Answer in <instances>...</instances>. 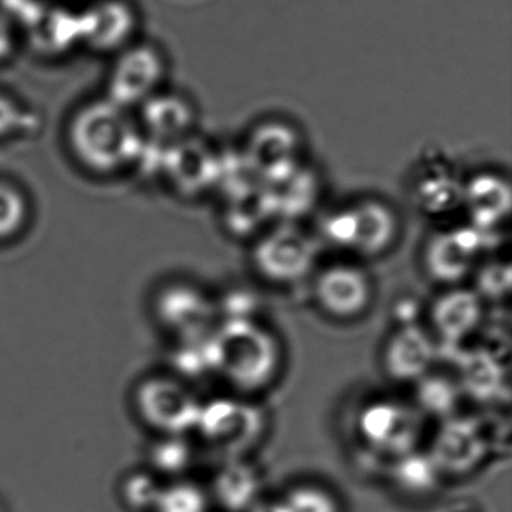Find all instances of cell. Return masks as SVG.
<instances>
[{
    "label": "cell",
    "mask_w": 512,
    "mask_h": 512,
    "mask_svg": "<svg viewBox=\"0 0 512 512\" xmlns=\"http://www.w3.org/2000/svg\"><path fill=\"white\" fill-rule=\"evenodd\" d=\"M166 76L167 59L163 50L148 41H134L116 53L104 97L133 112L163 89Z\"/></svg>",
    "instance_id": "obj_3"
},
{
    "label": "cell",
    "mask_w": 512,
    "mask_h": 512,
    "mask_svg": "<svg viewBox=\"0 0 512 512\" xmlns=\"http://www.w3.org/2000/svg\"><path fill=\"white\" fill-rule=\"evenodd\" d=\"M394 212L377 200H361L332 212L323 221V233L331 244L362 256H379L397 235Z\"/></svg>",
    "instance_id": "obj_4"
},
{
    "label": "cell",
    "mask_w": 512,
    "mask_h": 512,
    "mask_svg": "<svg viewBox=\"0 0 512 512\" xmlns=\"http://www.w3.org/2000/svg\"><path fill=\"white\" fill-rule=\"evenodd\" d=\"M80 46L116 55L136 41L139 13L130 0H94L79 11Z\"/></svg>",
    "instance_id": "obj_9"
},
{
    "label": "cell",
    "mask_w": 512,
    "mask_h": 512,
    "mask_svg": "<svg viewBox=\"0 0 512 512\" xmlns=\"http://www.w3.org/2000/svg\"><path fill=\"white\" fill-rule=\"evenodd\" d=\"M488 452L482 422L454 415L442 421L428 454L440 475L463 476L481 466Z\"/></svg>",
    "instance_id": "obj_10"
},
{
    "label": "cell",
    "mask_w": 512,
    "mask_h": 512,
    "mask_svg": "<svg viewBox=\"0 0 512 512\" xmlns=\"http://www.w3.org/2000/svg\"><path fill=\"white\" fill-rule=\"evenodd\" d=\"M142 418L164 436H182L196 430L202 403L173 379L155 377L142 383L136 397Z\"/></svg>",
    "instance_id": "obj_7"
},
{
    "label": "cell",
    "mask_w": 512,
    "mask_h": 512,
    "mask_svg": "<svg viewBox=\"0 0 512 512\" xmlns=\"http://www.w3.org/2000/svg\"><path fill=\"white\" fill-rule=\"evenodd\" d=\"M25 31L35 52L65 55L80 46L79 11L46 5Z\"/></svg>",
    "instance_id": "obj_20"
},
{
    "label": "cell",
    "mask_w": 512,
    "mask_h": 512,
    "mask_svg": "<svg viewBox=\"0 0 512 512\" xmlns=\"http://www.w3.org/2000/svg\"><path fill=\"white\" fill-rule=\"evenodd\" d=\"M65 136L77 164L98 176L116 175L137 166L146 145L133 112L104 95L74 110Z\"/></svg>",
    "instance_id": "obj_1"
},
{
    "label": "cell",
    "mask_w": 512,
    "mask_h": 512,
    "mask_svg": "<svg viewBox=\"0 0 512 512\" xmlns=\"http://www.w3.org/2000/svg\"><path fill=\"white\" fill-rule=\"evenodd\" d=\"M461 392L458 383L440 374H425L416 382V403L422 412L440 421L454 416L460 403Z\"/></svg>",
    "instance_id": "obj_24"
},
{
    "label": "cell",
    "mask_w": 512,
    "mask_h": 512,
    "mask_svg": "<svg viewBox=\"0 0 512 512\" xmlns=\"http://www.w3.org/2000/svg\"><path fill=\"white\" fill-rule=\"evenodd\" d=\"M205 493L191 482H175L161 487L154 509L157 512H206Z\"/></svg>",
    "instance_id": "obj_28"
},
{
    "label": "cell",
    "mask_w": 512,
    "mask_h": 512,
    "mask_svg": "<svg viewBox=\"0 0 512 512\" xmlns=\"http://www.w3.org/2000/svg\"><path fill=\"white\" fill-rule=\"evenodd\" d=\"M161 487L151 473L136 472L125 479L122 494L125 502L136 509L154 508Z\"/></svg>",
    "instance_id": "obj_32"
},
{
    "label": "cell",
    "mask_w": 512,
    "mask_h": 512,
    "mask_svg": "<svg viewBox=\"0 0 512 512\" xmlns=\"http://www.w3.org/2000/svg\"><path fill=\"white\" fill-rule=\"evenodd\" d=\"M437 347L430 335L413 325H401L389 337L383 352L386 373L398 382H418L436 361Z\"/></svg>",
    "instance_id": "obj_17"
},
{
    "label": "cell",
    "mask_w": 512,
    "mask_h": 512,
    "mask_svg": "<svg viewBox=\"0 0 512 512\" xmlns=\"http://www.w3.org/2000/svg\"><path fill=\"white\" fill-rule=\"evenodd\" d=\"M463 205L472 218V226L491 232L509 217L511 188L500 176L482 173L464 184Z\"/></svg>",
    "instance_id": "obj_19"
},
{
    "label": "cell",
    "mask_w": 512,
    "mask_h": 512,
    "mask_svg": "<svg viewBox=\"0 0 512 512\" xmlns=\"http://www.w3.org/2000/svg\"><path fill=\"white\" fill-rule=\"evenodd\" d=\"M314 295L320 307L332 317L353 319L370 304V281L355 266H331L316 278Z\"/></svg>",
    "instance_id": "obj_16"
},
{
    "label": "cell",
    "mask_w": 512,
    "mask_h": 512,
    "mask_svg": "<svg viewBox=\"0 0 512 512\" xmlns=\"http://www.w3.org/2000/svg\"><path fill=\"white\" fill-rule=\"evenodd\" d=\"M265 427L260 407L233 398H217L202 404L196 430L212 448L238 457L259 442Z\"/></svg>",
    "instance_id": "obj_5"
},
{
    "label": "cell",
    "mask_w": 512,
    "mask_h": 512,
    "mask_svg": "<svg viewBox=\"0 0 512 512\" xmlns=\"http://www.w3.org/2000/svg\"><path fill=\"white\" fill-rule=\"evenodd\" d=\"M16 46V26L0 11V64H4L14 55Z\"/></svg>",
    "instance_id": "obj_34"
},
{
    "label": "cell",
    "mask_w": 512,
    "mask_h": 512,
    "mask_svg": "<svg viewBox=\"0 0 512 512\" xmlns=\"http://www.w3.org/2000/svg\"><path fill=\"white\" fill-rule=\"evenodd\" d=\"M278 512H340L334 497L316 485H298L277 499Z\"/></svg>",
    "instance_id": "obj_27"
},
{
    "label": "cell",
    "mask_w": 512,
    "mask_h": 512,
    "mask_svg": "<svg viewBox=\"0 0 512 512\" xmlns=\"http://www.w3.org/2000/svg\"><path fill=\"white\" fill-rule=\"evenodd\" d=\"M157 316L170 331L182 340L208 335L209 326L217 316V305L197 287L172 284L158 295Z\"/></svg>",
    "instance_id": "obj_15"
},
{
    "label": "cell",
    "mask_w": 512,
    "mask_h": 512,
    "mask_svg": "<svg viewBox=\"0 0 512 512\" xmlns=\"http://www.w3.org/2000/svg\"><path fill=\"white\" fill-rule=\"evenodd\" d=\"M220 163L211 146L191 136L164 146L160 175L179 193L196 196L218 184Z\"/></svg>",
    "instance_id": "obj_13"
},
{
    "label": "cell",
    "mask_w": 512,
    "mask_h": 512,
    "mask_svg": "<svg viewBox=\"0 0 512 512\" xmlns=\"http://www.w3.org/2000/svg\"><path fill=\"white\" fill-rule=\"evenodd\" d=\"M356 428L368 448L394 458L413 451L421 436L415 410L391 400L371 401L362 407Z\"/></svg>",
    "instance_id": "obj_6"
},
{
    "label": "cell",
    "mask_w": 512,
    "mask_h": 512,
    "mask_svg": "<svg viewBox=\"0 0 512 512\" xmlns=\"http://www.w3.org/2000/svg\"><path fill=\"white\" fill-rule=\"evenodd\" d=\"M29 220V200L14 182L0 179V242L16 238Z\"/></svg>",
    "instance_id": "obj_26"
},
{
    "label": "cell",
    "mask_w": 512,
    "mask_h": 512,
    "mask_svg": "<svg viewBox=\"0 0 512 512\" xmlns=\"http://www.w3.org/2000/svg\"><path fill=\"white\" fill-rule=\"evenodd\" d=\"M247 512H278L277 500H271V502L257 500Z\"/></svg>",
    "instance_id": "obj_35"
},
{
    "label": "cell",
    "mask_w": 512,
    "mask_h": 512,
    "mask_svg": "<svg viewBox=\"0 0 512 512\" xmlns=\"http://www.w3.org/2000/svg\"><path fill=\"white\" fill-rule=\"evenodd\" d=\"M511 280L509 263L491 262L479 269L475 292L481 299L500 301L511 292Z\"/></svg>",
    "instance_id": "obj_31"
},
{
    "label": "cell",
    "mask_w": 512,
    "mask_h": 512,
    "mask_svg": "<svg viewBox=\"0 0 512 512\" xmlns=\"http://www.w3.org/2000/svg\"><path fill=\"white\" fill-rule=\"evenodd\" d=\"M461 392L473 400L491 401L500 397L505 388L506 370L503 359L484 347L464 353L458 358Z\"/></svg>",
    "instance_id": "obj_21"
},
{
    "label": "cell",
    "mask_w": 512,
    "mask_h": 512,
    "mask_svg": "<svg viewBox=\"0 0 512 512\" xmlns=\"http://www.w3.org/2000/svg\"><path fill=\"white\" fill-rule=\"evenodd\" d=\"M490 233L470 224L431 236L424 251V265L430 278L442 284L460 283L487 247Z\"/></svg>",
    "instance_id": "obj_11"
},
{
    "label": "cell",
    "mask_w": 512,
    "mask_h": 512,
    "mask_svg": "<svg viewBox=\"0 0 512 512\" xmlns=\"http://www.w3.org/2000/svg\"><path fill=\"white\" fill-rule=\"evenodd\" d=\"M484 305L475 290L452 289L436 299L430 319L446 346H457L476 331Z\"/></svg>",
    "instance_id": "obj_18"
},
{
    "label": "cell",
    "mask_w": 512,
    "mask_h": 512,
    "mask_svg": "<svg viewBox=\"0 0 512 512\" xmlns=\"http://www.w3.org/2000/svg\"><path fill=\"white\" fill-rule=\"evenodd\" d=\"M221 302V311L226 314L224 320H245L251 319V313L254 311L253 296L250 293L236 290V292L229 293L226 298Z\"/></svg>",
    "instance_id": "obj_33"
},
{
    "label": "cell",
    "mask_w": 512,
    "mask_h": 512,
    "mask_svg": "<svg viewBox=\"0 0 512 512\" xmlns=\"http://www.w3.org/2000/svg\"><path fill=\"white\" fill-rule=\"evenodd\" d=\"M253 262L265 280L277 284L296 283L313 269L316 245L295 227H277L257 242Z\"/></svg>",
    "instance_id": "obj_8"
},
{
    "label": "cell",
    "mask_w": 512,
    "mask_h": 512,
    "mask_svg": "<svg viewBox=\"0 0 512 512\" xmlns=\"http://www.w3.org/2000/svg\"><path fill=\"white\" fill-rule=\"evenodd\" d=\"M301 140L293 128L278 122L262 125L254 131L248 143V170L260 184L272 185L286 181L298 172L301 163Z\"/></svg>",
    "instance_id": "obj_12"
},
{
    "label": "cell",
    "mask_w": 512,
    "mask_h": 512,
    "mask_svg": "<svg viewBox=\"0 0 512 512\" xmlns=\"http://www.w3.org/2000/svg\"><path fill=\"white\" fill-rule=\"evenodd\" d=\"M151 464L158 472L179 475L188 469L193 460L190 445L182 436H164L151 448Z\"/></svg>",
    "instance_id": "obj_29"
},
{
    "label": "cell",
    "mask_w": 512,
    "mask_h": 512,
    "mask_svg": "<svg viewBox=\"0 0 512 512\" xmlns=\"http://www.w3.org/2000/svg\"><path fill=\"white\" fill-rule=\"evenodd\" d=\"M214 494L227 511L247 512L259 500V475L244 461H229L215 476Z\"/></svg>",
    "instance_id": "obj_22"
},
{
    "label": "cell",
    "mask_w": 512,
    "mask_h": 512,
    "mask_svg": "<svg viewBox=\"0 0 512 512\" xmlns=\"http://www.w3.org/2000/svg\"><path fill=\"white\" fill-rule=\"evenodd\" d=\"M86 2H88V4H89V2H94V0H86Z\"/></svg>",
    "instance_id": "obj_36"
},
{
    "label": "cell",
    "mask_w": 512,
    "mask_h": 512,
    "mask_svg": "<svg viewBox=\"0 0 512 512\" xmlns=\"http://www.w3.org/2000/svg\"><path fill=\"white\" fill-rule=\"evenodd\" d=\"M464 184L445 172L425 175L416 185V202L430 215H443L463 205Z\"/></svg>",
    "instance_id": "obj_23"
},
{
    "label": "cell",
    "mask_w": 512,
    "mask_h": 512,
    "mask_svg": "<svg viewBox=\"0 0 512 512\" xmlns=\"http://www.w3.org/2000/svg\"><path fill=\"white\" fill-rule=\"evenodd\" d=\"M38 118L10 95L0 92V142L22 134H31L38 128Z\"/></svg>",
    "instance_id": "obj_30"
},
{
    "label": "cell",
    "mask_w": 512,
    "mask_h": 512,
    "mask_svg": "<svg viewBox=\"0 0 512 512\" xmlns=\"http://www.w3.org/2000/svg\"><path fill=\"white\" fill-rule=\"evenodd\" d=\"M392 479L406 493L427 494L436 488L440 472L428 452H418L413 449L395 458Z\"/></svg>",
    "instance_id": "obj_25"
},
{
    "label": "cell",
    "mask_w": 512,
    "mask_h": 512,
    "mask_svg": "<svg viewBox=\"0 0 512 512\" xmlns=\"http://www.w3.org/2000/svg\"><path fill=\"white\" fill-rule=\"evenodd\" d=\"M197 112L184 95L161 89L137 109V122L149 142L175 145L193 136Z\"/></svg>",
    "instance_id": "obj_14"
},
{
    "label": "cell",
    "mask_w": 512,
    "mask_h": 512,
    "mask_svg": "<svg viewBox=\"0 0 512 512\" xmlns=\"http://www.w3.org/2000/svg\"><path fill=\"white\" fill-rule=\"evenodd\" d=\"M212 373L242 391H257L274 379L280 347L274 335L253 319L224 320L208 335Z\"/></svg>",
    "instance_id": "obj_2"
}]
</instances>
